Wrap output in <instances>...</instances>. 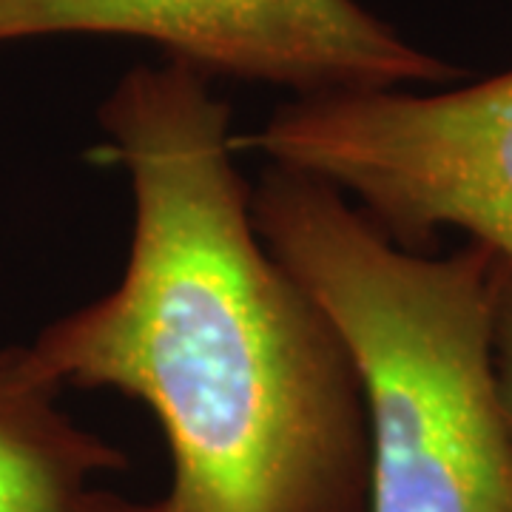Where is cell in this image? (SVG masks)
<instances>
[{"mask_svg": "<svg viewBox=\"0 0 512 512\" xmlns=\"http://www.w3.org/2000/svg\"><path fill=\"white\" fill-rule=\"evenodd\" d=\"M97 120L134 191L126 271L37 333V365L151 410L171 464L157 512H367L359 373L259 237L211 77L171 57L137 66Z\"/></svg>", "mask_w": 512, "mask_h": 512, "instance_id": "6da1fadb", "label": "cell"}, {"mask_svg": "<svg viewBox=\"0 0 512 512\" xmlns=\"http://www.w3.org/2000/svg\"><path fill=\"white\" fill-rule=\"evenodd\" d=\"M256 231L342 333L370 439L367 512H512V433L495 376L501 259L467 242L404 251L339 188L268 165Z\"/></svg>", "mask_w": 512, "mask_h": 512, "instance_id": "7a4b0ae2", "label": "cell"}, {"mask_svg": "<svg viewBox=\"0 0 512 512\" xmlns=\"http://www.w3.org/2000/svg\"><path fill=\"white\" fill-rule=\"evenodd\" d=\"M234 148L339 188L404 251L461 231L512 265V69L441 92L293 97Z\"/></svg>", "mask_w": 512, "mask_h": 512, "instance_id": "3957f363", "label": "cell"}, {"mask_svg": "<svg viewBox=\"0 0 512 512\" xmlns=\"http://www.w3.org/2000/svg\"><path fill=\"white\" fill-rule=\"evenodd\" d=\"M49 35L146 40L208 77L282 86L296 97L461 77L356 0H0V43Z\"/></svg>", "mask_w": 512, "mask_h": 512, "instance_id": "277c9868", "label": "cell"}, {"mask_svg": "<svg viewBox=\"0 0 512 512\" xmlns=\"http://www.w3.org/2000/svg\"><path fill=\"white\" fill-rule=\"evenodd\" d=\"M60 396L29 345L0 348V512H157L100 484L128 453L77 424Z\"/></svg>", "mask_w": 512, "mask_h": 512, "instance_id": "5b68a950", "label": "cell"}, {"mask_svg": "<svg viewBox=\"0 0 512 512\" xmlns=\"http://www.w3.org/2000/svg\"><path fill=\"white\" fill-rule=\"evenodd\" d=\"M501 259V256H498ZM495 376L504 404V416L512 433V265L501 259L495 285Z\"/></svg>", "mask_w": 512, "mask_h": 512, "instance_id": "8992f818", "label": "cell"}]
</instances>
